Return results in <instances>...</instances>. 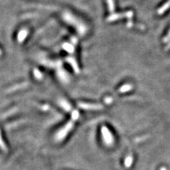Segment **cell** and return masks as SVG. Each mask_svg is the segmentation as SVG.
Returning a JSON list of instances; mask_svg holds the SVG:
<instances>
[{"mask_svg": "<svg viewBox=\"0 0 170 170\" xmlns=\"http://www.w3.org/2000/svg\"><path fill=\"white\" fill-rule=\"evenodd\" d=\"M35 76H36V77L37 78H39H39L41 77L42 75H41V73H40L39 71H38L37 70H35Z\"/></svg>", "mask_w": 170, "mask_h": 170, "instance_id": "obj_13", "label": "cell"}, {"mask_svg": "<svg viewBox=\"0 0 170 170\" xmlns=\"http://www.w3.org/2000/svg\"><path fill=\"white\" fill-rule=\"evenodd\" d=\"M126 18V12L124 13H113L111 15L109 16L107 19V21L108 22H113L117 20Z\"/></svg>", "mask_w": 170, "mask_h": 170, "instance_id": "obj_1", "label": "cell"}, {"mask_svg": "<svg viewBox=\"0 0 170 170\" xmlns=\"http://www.w3.org/2000/svg\"><path fill=\"white\" fill-rule=\"evenodd\" d=\"M133 21H132V20H129L127 23V27L131 28L132 26H133Z\"/></svg>", "mask_w": 170, "mask_h": 170, "instance_id": "obj_15", "label": "cell"}, {"mask_svg": "<svg viewBox=\"0 0 170 170\" xmlns=\"http://www.w3.org/2000/svg\"><path fill=\"white\" fill-rule=\"evenodd\" d=\"M165 50L166 51H169V50H170V43H169V44H168L167 46L165 47Z\"/></svg>", "mask_w": 170, "mask_h": 170, "instance_id": "obj_16", "label": "cell"}, {"mask_svg": "<svg viewBox=\"0 0 170 170\" xmlns=\"http://www.w3.org/2000/svg\"><path fill=\"white\" fill-rule=\"evenodd\" d=\"M66 60L69 63V64L72 66V67H73L74 71H75L76 73L78 74L79 73V71L80 70H79V68L78 67L77 61L75 60V58H73V57H68L66 58Z\"/></svg>", "mask_w": 170, "mask_h": 170, "instance_id": "obj_3", "label": "cell"}, {"mask_svg": "<svg viewBox=\"0 0 170 170\" xmlns=\"http://www.w3.org/2000/svg\"><path fill=\"white\" fill-rule=\"evenodd\" d=\"M79 106L83 109H101L102 107L101 105L98 104H79Z\"/></svg>", "mask_w": 170, "mask_h": 170, "instance_id": "obj_5", "label": "cell"}, {"mask_svg": "<svg viewBox=\"0 0 170 170\" xmlns=\"http://www.w3.org/2000/svg\"><path fill=\"white\" fill-rule=\"evenodd\" d=\"M63 48H64V50H65V51L69 53H73L74 51H75V48H74V45H73V44H70V43H65V44H64Z\"/></svg>", "mask_w": 170, "mask_h": 170, "instance_id": "obj_7", "label": "cell"}, {"mask_svg": "<svg viewBox=\"0 0 170 170\" xmlns=\"http://www.w3.org/2000/svg\"><path fill=\"white\" fill-rule=\"evenodd\" d=\"M162 170H166L165 169H162Z\"/></svg>", "mask_w": 170, "mask_h": 170, "instance_id": "obj_17", "label": "cell"}, {"mask_svg": "<svg viewBox=\"0 0 170 170\" xmlns=\"http://www.w3.org/2000/svg\"><path fill=\"white\" fill-rule=\"evenodd\" d=\"M169 41H170V31L168 32L167 35L162 40L163 43H168V42H169Z\"/></svg>", "mask_w": 170, "mask_h": 170, "instance_id": "obj_11", "label": "cell"}, {"mask_svg": "<svg viewBox=\"0 0 170 170\" xmlns=\"http://www.w3.org/2000/svg\"><path fill=\"white\" fill-rule=\"evenodd\" d=\"M102 133L104 135V139L107 144L108 145H110V144L112 143V141H113V138L111 135V133H109V130H107V128L104 127L102 128Z\"/></svg>", "mask_w": 170, "mask_h": 170, "instance_id": "obj_2", "label": "cell"}, {"mask_svg": "<svg viewBox=\"0 0 170 170\" xmlns=\"http://www.w3.org/2000/svg\"><path fill=\"white\" fill-rule=\"evenodd\" d=\"M26 31H23L21 32H20L19 35V41H23V39H25V37L26 36Z\"/></svg>", "mask_w": 170, "mask_h": 170, "instance_id": "obj_10", "label": "cell"}, {"mask_svg": "<svg viewBox=\"0 0 170 170\" xmlns=\"http://www.w3.org/2000/svg\"><path fill=\"white\" fill-rule=\"evenodd\" d=\"M0 147H1V149L2 150L4 151H7V146L5 145V143H4L3 140H2V135H1V133H0Z\"/></svg>", "mask_w": 170, "mask_h": 170, "instance_id": "obj_9", "label": "cell"}, {"mask_svg": "<svg viewBox=\"0 0 170 170\" xmlns=\"http://www.w3.org/2000/svg\"><path fill=\"white\" fill-rule=\"evenodd\" d=\"M131 161H132V158L131 157H128V158H127V159H126V161H125V165H126V166H130V165L131 164Z\"/></svg>", "mask_w": 170, "mask_h": 170, "instance_id": "obj_14", "label": "cell"}, {"mask_svg": "<svg viewBox=\"0 0 170 170\" xmlns=\"http://www.w3.org/2000/svg\"><path fill=\"white\" fill-rule=\"evenodd\" d=\"M132 89H133V86H132V85H129V84H128V85H125L122 86V87L120 88L119 91H120V92L124 93V92H126V91H130V90Z\"/></svg>", "mask_w": 170, "mask_h": 170, "instance_id": "obj_8", "label": "cell"}, {"mask_svg": "<svg viewBox=\"0 0 170 170\" xmlns=\"http://www.w3.org/2000/svg\"><path fill=\"white\" fill-rule=\"evenodd\" d=\"M107 2L108 9H109V11L111 14L114 13V11H115L114 0H107Z\"/></svg>", "mask_w": 170, "mask_h": 170, "instance_id": "obj_6", "label": "cell"}, {"mask_svg": "<svg viewBox=\"0 0 170 170\" xmlns=\"http://www.w3.org/2000/svg\"><path fill=\"white\" fill-rule=\"evenodd\" d=\"M61 105L62 107H63L65 109H66V110H70V106L69 104H67L65 101L61 102Z\"/></svg>", "mask_w": 170, "mask_h": 170, "instance_id": "obj_12", "label": "cell"}, {"mask_svg": "<svg viewBox=\"0 0 170 170\" xmlns=\"http://www.w3.org/2000/svg\"><path fill=\"white\" fill-rule=\"evenodd\" d=\"M170 8V0H168L167 2H165L164 5H162L161 7H159L157 9V14L158 15H162L163 14H165L166 11H167Z\"/></svg>", "mask_w": 170, "mask_h": 170, "instance_id": "obj_4", "label": "cell"}]
</instances>
